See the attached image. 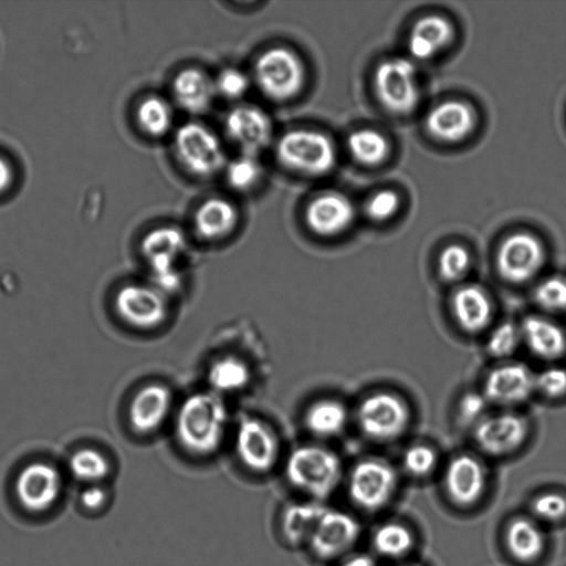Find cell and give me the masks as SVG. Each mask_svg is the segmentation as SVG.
I'll return each mask as SVG.
<instances>
[{"mask_svg": "<svg viewBox=\"0 0 566 566\" xmlns=\"http://www.w3.org/2000/svg\"><path fill=\"white\" fill-rule=\"evenodd\" d=\"M136 118L143 132L153 137H160L171 127L172 111L166 99L148 96L138 105Z\"/></svg>", "mask_w": 566, "mask_h": 566, "instance_id": "31", "label": "cell"}, {"mask_svg": "<svg viewBox=\"0 0 566 566\" xmlns=\"http://www.w3.org/2000/svg\"><path fill=\"white\" fill-rule=\"evenodd\" d=\"M254 80L261 92L274 101L297 96L305 84L304 62L294 51L275 46L264 51L254 64Z\"/></svg>", "mask_w": 566, "mask_h": 566, "instance_id": "4", "label": "cell"}, {"mask_svg": "<svg viewBox=\"0 0 566 566\" xmlns=\"http://www.w3.org/2000/svg\"><path fill=\"white\" fill-rule=\"evenodd\" d=\"M72 474L82 481L96 482L109 470L107 459L95 449L84 448L74 452L69 462Z\"/></svg>", "mask_w": 566, "mask_h": 566, "instance_id": "34", "label": "cell"}, {"mask_svg": "<svg viewBox=\"0 0 566 566\" xmlns=\"http://www.w3.org/2000/svg\"><path fill=\"white\" fill-rule=\"evenodd\" d=\"M224 129L242 154L253 156L270 144L273 135L269 115L256 106L245 104L232 108L227 114Z\"/></svg>", "mask_w": 566, "mask_h": 566, "instance_id": "16", "label": "cell"}, {"mask_svg": "<svg viewBox=\"0 0 566 566\" xmlns=\"http://www.w3.org/2000/svg\"><path fill=\"white\" fill-rule=\"evenodd\" d=\"M214 86L218 94L228 99L242 97L249 88L248 76L238 69H224L214 80Z\"/></svg>", "mask_w": 566, "mask_h": 566, "instance_id": "40", "label": "cell"}, {"mask_svg": "<svg viewBox=\"0 0 566 566\" xmlns=\"http://www.w3.org/2000/svg\"><path fill=\"white\" fill-rule=\"evenodd\" d=\"M446 489L461 505L474 503L482 494L486 474L478 459L462 454L450 461L444 474Z\"/></svg>", "mask_w": 566, "mask_h": 566, "instance_id": "21", "label": "cell"}, {"mask_svg": "<svg viewBox=\"0 0 566 566\" xmlns=\"http://www.w3.org/2000/svg\"><path fill=\"white\" fill-rule=\"evenodd\" d=\"M235 450L245 468L265 473L277 462L280 442L269 424L258 418L247 417L238 424Z\"/></svg>", "mask_w": 566, "mask_h": 566, "instance_id": "12", "label": "cell"}, {"mask_svg": "<svg viewBox=\"0 0 566 566\" xmlns=\"http://www.w3.org/2000/svg\"><path fill=\"white\" fill-rule=\"evenodd\" d=\"M238 211L228 200L211 198L195 214V228L205 240L216 241L229 235L238 223Z\"/></svg>", "mask_w": 566, "mask_h": 566, "instance_id": "26", "label": "cell"}, {"mask_svg": "<svg viewBox=\"0 0 566 566\" xmlns=\"http://www.w3.org/2000/svg\"><path fill=\"white\" fill-rule=\"evenodd\" d=\"M525 417L512 411L485 416L474 426L476 444L490 455H505L517 450L528 436Z\"/></svg>", "mask_w": 566, "mask_h": 566, "instance_id": "13", "label": "cell"}, {"mask_svg": "<svg viewBox=\"0 0 566 566\" xmlns=\"http://www.w3.org/2000/svg\"><path fill=\"white\" fill-rule=\"evenodd\" d=\"M453 29L441 15H427L413 25L409 36V51L418 60L434 56L451 41Z\"/></svg>", "mask_w": 566, "mask_h": 566, "instance_id": "25", "label": "cell"}, {"mask_svg": "<svg viewBox=\"0 0 566 566\" xmlns=\"http://www.w3.org/2000/svg\"><path fill=\"white\" fill-rule=\"evenodd\" d=\"M451 310L457 324L467 333L485 329L493 314L488 293L474 284L462 285L453 293Z\"/></svg>", "mask_w": 566, "mask_h": 566, "instance_id": "23", "label": "cell"}, {"mask_svg": "<svg viewBox=\"0 0 566 566\" xmlns=\"http://www.w3.org/2000/svg\"><path fill=\"white\" fill-rule=\"evenodd\" d=\"M489 403L483 394L468 392L459 402V416L464 423L476 426L489 415L486 412Z\"/></svg>", "mask_w": 566, "mask_h": 566, "instance_id": "43", "label": "cell"}, {"mask_svg": "<svg viewBox=\"0 0 566 566\" xmlns=\"http://www.w3.org/2000/svg\"><path fill=\"white\" fill-rule=\"evenodd\" d=\"M186 247L184 232L172 226L156 228L142 241V254L148 263L155 286L164 293L176 291L181 283L177 261Z\"/></svg>", "mask_w": 566, "mask_h": 566, "instance_id": "6", "label": "cell"}, {"mask_svg": "<svg viewBox=\"0 0 566 566\" xmlns=\"http://www.w3.org/2000/svg\"><path fill=\"white\" fill-rule=\"evenodd\" d=\"M396 482V472L386 461L365 459L349 474V497L357 506L376 511L390 500Z\"/></svg>", "mask_w": 566, "mask_h": 566, "instance_id": "11", "label": "cell"}, {"mask_svg": "<svg viewBox=\"0 0 566 566\" xmlns=\"http://www.w3.org/2000/svg\"><path fill=\"white\" fill-rule=\"evenodd\" d=\"M470 266L471 255L469 251L460 244L446 247L438 259L439 274L447 282L462 280L469 272Z\"/></svg>", "mask_w": 566, "mask_h": 566, "instance_id": "36", "label": "cell"}, {"mask_svg": "<svg viewBox=\"0 0 566 566\" xmlns=\"http://www.w3.org/2000/svg\"><path fill=\"white\" fill-rule=\"evenodd\" d=\"M227 419L226 406L218 394L196 392L182 401L177 412V441L190 454L210 455L221 446Z\"/></svg>", "mask_w": 566, "mask_h": 566, "instance_id": "1", "label": "cell"}, {"mask_svg": "<svg viewBox=\"0 0 566 566\" xmlns=\"http://www.w3.org/2000/svg\"><path fill=\"white\" fill-rule=\"evenodd\" d=\"M406 470L417 476L428 474L437 463V454L433 449L424 444H415L403 453Z\"/></svg>", "mask_w": 566, "mask_h": 566, "instance_id": "41", "label": "cell"}, {"mask_svg": "<svg viewBox=\"0 0 566 566\" xmlns=\"http://www.w3.org/2000/svg\"><path fill=\"white\" fill-rule=\"evenodd\" d=\"M81 501L86 509L97 510L105 503L106 493L98 486H90L83 491Z\"/></svg>", "mask_w": 566, "mask_h": 566, "instance_id": "45", "label": "cell"}, {"mask_svg": "<svg viewBox=\"0 0 566 566\" xmlns=\"http://www.w3.org/2000/svg\"><path fill=\"white\" fill-rule=\"evenodd\" d=\"M534 301L544 311H566V277L552 275L542 280L534 290Z\"/></svg>", "mask_w": 566, "mask_h": 566, "instance_id": "35", "label": "cell"}, {"mask_svg": "<svg viewBox=\"0 0 566 566\" xmlns=\"http://www.w3.org/2000/svg\"><path fill=\"white\" fill-rule=\"evenodd\" d=\"M285 476L294 489L319 502L337 488L342 478V462L327 448L316 444L301 446L287 457Z\"/></svg>", "mask_w": 566, "mask_h": 566, "instance_id": "2", "label": "cell"}, {"mask_svg": "<svg viewBox=\"0 0 566 566\" xmlns=\"http://www.w3.org/2000/svg\"><path fill=\"white\" fill-rule=\"evenodd\" d=\"M374 547L382 556L399 557L412 545V536L407 527L399 523L381 525L374 535Z\"/></svg>", "mask_w": 566, "mask_h": 566, "instance_id": "33", "label": "cell"}, {"mask_svg": "<svg viewBox=\"0 0 566 566\" xmlns=\"http://www.w3.org/2000/svg\"><path fill=\"white\" fill-rule=\"evenodd\" d=\"M534 513L547 521H558L566 515V499L556 493H546L533 502Z\"/></svg>", "mask_w": 566, "mask_h": 566, "instance_id": "44", "label": "cell"}, {"mask_svg": "<svg viewBox=\"0 0 566 566\" xmlns=\"http://www.w3.org/2000/svg\"><path fill=\"white\" fill-rule=\"evenodd\" d=\"M521 342L520 326L504 322L491 332L486 340V350L492 357L505 359L513 355Z\"/></svg>", "mask_w": 566, "mask_h": 566, "instance_id": "38", "label": "cell"}, {"mask_svg": "<svg viewBox=\"0 0 566 566\" xmlns=\"http://www.w3.org/2000/svg\"><path fill=\"white\" fill-rule=\"evenodd\" d=\"M340 566H375L373 559L369 556L366 555H357L345 563H343Z\"/></svg>", "mask_w": 566, "mask_h": 566, "instance_id": "47", "label": "cell"}, {"mask_svg": "<svg viewBox=\"0 0 566 566\" xmlns=\"http://www.w3.org/2000/svg\"><path fill=\"white\" fill-rule=\"evenodd\" d=\"M360 533L358 522L349 514L326 509L307 544L321 559H333L348 551Z\"/></svg>", "mask_w": 566, "mask_h": 566, "instance_id": "15", "label": "cell"}, {"mask_svg": "<svg viewBox=\"0 0 566 566\" xmlns=\"http://www.w3.org/2000/svg\"><path fill=\"white\" fill-rule=\"evenodd\" d=\"M535 391V374L524 364L506 361L485 377L483 395L490 403L511 407L526 401Z\"/></svg>", "mask_w": 566, "mask_h": 566, "instance_id": "14", "label": "cell"}, {"mask_svg": "<svg viewBox=\"0 0 566 566\" xmlns=\"http://www.w3.org/2000/svg\"><path fill=\"white\" fill-rule=\"evenodd\" d=\"M475 114L471 106L461 101H447L433 107L426 118L431 136L446 143L464 139L473 130Z\"/></svg>", "mask_w": 566, "mask_h": 566, "instance_id": "20", "label": "cell"}, {"mask_svg": "<svg viewBox=\"0 0 566 566\" xmlns=\"http://www.w3.org/2000/svg\"><path fill=\"white\" fill-rule=\"evenodd\" d=\"M401 566H413V565H401Z\"/></svg>", "mask_w": 566, "mask_h": 566, "instance_id": "48", "label": "cell"}, {"mask_svg": "<svg viewBox=\"0 0 566 566\" xmlns=\"http://www.w3.org/2000/svg\"><path fill=\"white\" fill-rule=\"evenodd\" d=\"M13 180V170L9 161L0 156V193L9 189Z\"/></svg>", "mask_w": 566, "mask_h": 566, "instance_id": "46", "label": "cell"}, {"mask_svg": "<svg viewBox=\"0 0 566 566\" xmlns=\"http://www.w3.org/2000/svg\"><path fill=\"white\" fill-rule=\"evenodd\" d=\"M207 378L216 394L238 391L249 385L251 369L240 357L227 355L210 365Z\"/></svg>", "mask_w": 566, "mask_h": 566, "instance_id": "29", "label": "cell"}, {"mask_svg": "<svg viewBox=\"0 0 566 566\" xmlns=\"http://www.w3.org/2000/svg\"><path fill=\"white\" fill-rule=\"evenodd\" d=\"M172 406L171 390L158 382L140 388L128 408L132 428L139 434H150L158 430L167 419Z\"/></svg>", "mask_w": 566, "mask_h": 566, "instance_id": "18", "label": "cell"}, {"mask_svg": "<svg viewBox=\"0 0 566 566\" xmlns=\"http://www.w3.org/2000/svg\"><path fill=\"white\" fill-rule=\"evenodd\" d=\"M276 157L286 169L315 177L327 174L336 163V149L331 138L313 129H293L277 142Z\"/></svg>", "mask_w": 566, "mask_h": 566, "instance_id": "3", "label": "cell"}, {"mask_svg": "<svg viewBox=\"0 0 566 566\" xmlns=\"http://www.w3.org/2000/svg\"><path fill=\"white\" fill-rule=\"evenodd\" d=\"M410 420L407 403L397 395L378 391L367 396L358 406L357 422L368 438L390 441L401 436Z\"/></svg>", "mask_w": 566, "mask_h": 566, "instance_id": "7", "label": "cell"}, {"mask_svg": "<svg viewBox=\"0 0 566 566\" xmlns=\"http://www.w3.org/2000/svg\"><path fill=\"white\" fill-rule=\"evenodd\" d=\"M347 145L352 156L367 166L380 164L389 151L386 138L374 129H359L352 133Z\"/></svg>", "mask_w": 566, "mask_h": 566, "instance_id": "32", "label": "cell"}, {"mask_svg": "<svg viewBox=\"0 0 566 566\" xmlns=\"http://www.w3.org/2000/svg\"><path fill=\"white\" fill-rule=\"evenodd\" d=\"M545 249L541 240L528 232H515L505 238L496 253V269L509 283L531 281L542 270Z\"/></svg>", "mask_w": 566, "mask_h": 566, "instance_id": "9", "label": "cell"}, {"mask_svg": "<svg viewBox=\"0 0 566 566\" xmlns=\"http://www.w3.org/2000/svg\"><path fill=\"white\" fill-rule=\"evenodd\" d=\"M172 94L185 111L199 114L207 111L217 94L214 81L195 67L179 72L172 82Z\"/></svg>", "mask_w": 566, "mask_h": 566, "instance_id": "24", "label": "cell"}, {"mask_svg": "<svg viewBox=\"0 0 566 566\" xmlns=\"http://www.w3.org/2000/svg\"><path fill=\"white\" fill-rule=\"evenodd\" d=\"M375 91L380 103L390 112H411L419 101L413 63L401 57L381 62L375 73Z\"/></svg>", "mask_w": 566, "mask_h": 566, "instance_id": "8", "label": "cell"}, {"mask_svg": "<svg viewBox=\"0 0 566 566\" xmlns=\"http://www.w3.org/2000/svg\"><path fill=\"white\" fill-rule=\"evenodd\" d=\"M354 219V208L348 198L328 191L315 197L305 209L308 229L321 237H334L345 231Z\"/></svg>", "mask_w": 566, "mask_h": 566, "instance_id": "19", "label": "cell"}, {"mask_svg": "<svg viewBox=\"0 0 566 566\" xmlns=\"http://www.w3.org/2000/svg\"><path fill=\"white\" fill-rule=\"evenodd\" d=\"M262 176V166L256 156L242 154L227 166V179L238 190H249Z\"/></svg>", "mask_w": 566, "mask_h": 566, "instance_id": "37", "label": "cell"}, {"mask_svg": "<svg viewBox=\"0 0 566 566\" xmlns=\"http://www.w3.org/2000/svg\"><path fill=\"white\" fill-rule=\"evenodd\" d=\"M326 509L313 500L287 505L281 518V528L286 542L292 546L307 545Z\"/></svg>", "mask_w": 566, "mask_h": 566, "instance_id": "27", "label": "cell"}, {"mask_svg": "<svg viewBox=\"0 0 566 566\" xmlns=\"http://www.w3.org/2000/svg\"><path fill=\"white\" fill-rule=\"evenodd\" d=\"M399 205V197L395 191L381 190L368 200L366 213L373 220L384 221L397 212Z\"/></svg>", "mask_w": 566, "mask_h": 566, "instance_id": "42", "label": "cell"}, {"mask_svg": "<svg viewBox=\"0 0 566 566\" xmlns=\"http://www.w3.org/2000/svg\"><path fill=\"white\" fill-rule=\"evenodd\" d=\"M60 490L59 471L45 462H32L25 465L15 482L20 503L32 512L49 509L56 501Z\"/></svg>", "mask_w": 566, "mask_h": 566, "instance_id": "17", "label": "cell"}, {"mask_svg": "<svg viewBox=\"0 0 566 566\" xmlns=\"http://www.w3.org/2000/svg\"><path fill=\"white\" fill-rule=\"evenodd\" d=\"M115 310L128 325L139 329H154L168 316L166 293L156 286L130 283L122 286L115 296Z\"/></svg>", "mask_w": 566, "mask_h": 566, "instance_id": "10", "label": "cell"}, {"mask_svg": "<svg viewBox=\"0 0 566 566\" xmlns=\"http://www.w3.org/2000/svg\"><path fill=\"white\" fill-rule=\"evenodd\" d=\"M535 391L556 399L566 395V369L551 366L535 374Z\"/></svg>", "mask_w": 566, "mask_h": 566, "instance_id": "39", "label": "cell"}, {"mask_svg": "<svg viewBox=\"0 0 566 566\" xmlns=\"http://www.w3.org/2000/svg\"><path fill=\"white\" fill-rule=\"evenodd\" d=\"M506 544L520 560L536 558L544 548V536L536 524L526 518L514 520L507 527Z\"/></svg>", "mask_w": 566, "mask_h": 566, "instance_id": "30", "label": "cell"}, {"mask_svg": "<svg viewBox=\"0 0 566 566\" xmlns=\"http://www.w3.org/2000/svg\"><path fill=\"white\" fill-rule=\"evenodd\" d=\"M174 151L180 165L195 176H212L224 165L226 155L219 138L200 123L190 122L178 128Z\"/></svg>", "mask_w": 566, "mask_h": 566, "instance_id": "5", "label": "cell"}, {"mask_svg": "<svg viewBox=\"0 0 566 566\" xmlns=\"http://www.w3.org/2000/svg\"><path fill=\"white\" fill-rule=\"evenodd\" d=\"M348 412L336 399H321L305 411L304 423L314 436L329 438L339 434L346 427Z\"/></svg>", "mask_w": 566, "mask_h": 566, "instance_id": "28", "label": "cell"}, {"mask_svg": "<svg viewBox=\"0 0 566 566\" xmlns=\"http://www.w3.org/2000/svg\"><path fill=\"white\" fill-rule=\"evenodd\" d=\"M522 342L533 355L541 359L554 360L566 353V333L549 318L530 315L521 325Z\"/></svg>", "mask_w": 566, "mask_h": 566, "instance_id": "22", "label": "cell"}]
</instances>
